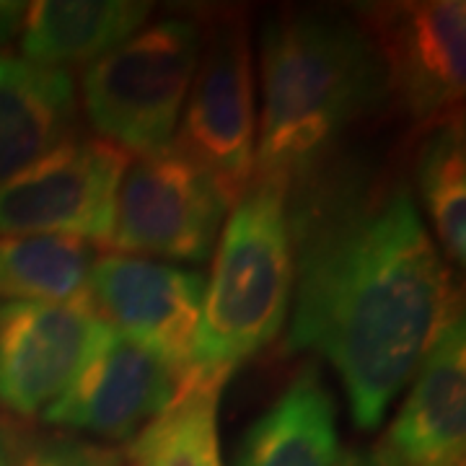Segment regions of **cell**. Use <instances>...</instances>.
Listing matches in <instances>:
<instances>
[{
  "label": "cell",
  "instance_id": "13",
  "mask_svg": "<svg viewBox=\"0 0 466 466\" xmlns=\"http://www.w3.org/2000/svg\"><path fill=\"white\" fill-rule=\"evenodd\" d=\"M78 130L70 70L0 55V187Z\"/></svg>",
  "mask_w": 466,
  "mask_h": 466
},
{
  "label": "cell",
  "instance_id": "11",
  "mask_svg": "<svg viewBox=\"0 0 466 466\" xmlns=\"http://www.w3.org/2000/svg\"><path fill=\"white\" fill-rule=\"evenodd\" d=\"M182 383L161 355L109 327L73 383L39 420L112 443L133 441L177 400Z\"/></svg>",
  "mask_w": 466,
  "mask_h": 466
},
{
  "label": "cell",
  "instance_id": "6",
  "mask_svg": "<svg viewBox=\"0 0 466 466\" xmlns=\"http://www.w3.org/2000/svg\"><path fill=\"white\" fill-rule=\"evenodd\" d=\"M370 34L389 101L417 130L464 115L466 5L461 0L373 3L355 11Z\"/></svg>",
  "mask_w": 466,
  "mask_h": 466
},
{
  "label": "cell",
  "instance_id": "5",
  "mask_svg": "<svg viewBox=\"0 0 466 466\" xmlns=\"http://www.w3.org/2000/svg\"><path fill=\"white\" fill-rule=\"evenodd\" d=\"M200 24V60L171 146L198 164L233 208L254 179L257 150L249 26L236 8L205 14Z\"/></svg>",
  "mask_w": 466,
  "mask_h": 466
},
{
  "label": "cell",
  "instance_id": "7",
  "mask_svg": "<svg viewBox=\"0 0 466 466\" xmlns=\"http://www.w3.org/2000/svg\"><path fill=\"white\" fill-rule=\"evenodd\" d=\"M127 167V150L73 135L0 187V238L70 236L106 247Z\"/></svg>",
  "mask_w": 466,
  "mask_h": 466
},
{
  "label": "cell",
  "instance_id": "9",
  "mask_svg": "<svg viewBox=\"0 0 466 466\" xmlns=\"http://www.w3.org/2000/svg\"><path fill=\"white\" fill-rule=\"evenodd\" d=\"M205 275L135 254H99L91 269L88 306L115 332L161 355L182 381L192 366Z\"/></svg>",
  "mask_w": 466,
  "mask_h": 466
},
{
  "label": "cell",
  "instance_id": "8",
  "mask_svg": "<svg viewBox=\"0 0 466 466\" xmlns=\"http://www.w3.org/2000/svg\"><path fill=\"white\" fill-rule=\"evenodd\" d=\"M228 202L216 182L174 146L130 158L116 192L109 249L174 262H205Z\"/></svg>",
  "mask_w": 466,
  "mask_h": 466
},
{
  "label": "cell",
  "instance_id": "12",
  "mask_svg": "<svg viewBox=\"0 0 466 466\" xmlns=\"http://www.w3.org/2000/svg\"><path fill=\"white\" fill-rule=\"evenodd\" d=\"M381 446L397 466H464L466 324L453 311L415 370Z\"/></svg>",
  "mask_w": 466,
  "mask_h": 466
},
{
  "label": "cell",
  "instance_id": "1",
  "mask_svg": "<svg viewBox=\"0 0 466 466\" xmlns=\"http://www.w3.org/2000/svg\"><path fill=\"white\" fill-rule=\"evenodd\" d=\"M293 317L285 348L337 370L360 431H376L453 311V278L410 184L327 161L288 189Z\"/></svg>",
  "mask_w": 466,
  "mask_h": 466
},
{
  "label": "cell",
  "instance_id": "18",
  "mask_svg": "<svg viewBox=\"0 0 466 466\" xmlns=\"http://www.w3.org/2000/svg\"><path fill=\"white\" fill-rule=\"evenodd\" d=\"M415 182L435 238L453 265L466 262V137L464 115L425 130L417 148Z\"/></svg>",
  "mask_w": 466,
  "mask_h": 466
},
{
  "label": "cell",
  "instance_id": "3",
  "mask_svg": "<svg viewBox=\"0 0 466 466\" xmlns=\"http://www.w3.org/2000/svg\"><path fill=\"white\" fill-rule=\"evenodd\" d=\"M290 300L288 187L254 177L218 238L187 376L228 383L247 360L275 342L290 314Z\"/></svg>",
  "mask_w": 466,
  "mask_h": 466
},
{
  "label": "cell",
  "instance_id": "2",
  "mask_svg": "<svg viewBox=\"0 0 466 466\" xmlns=\"http://www.w3.org/2000/svg\"><path fill=\"white\" fill-rule=\"evenodd\" d=\"M262 115L254 177L288 189L332 161L337 146L389 104L379 50L355 14L290 8L259 36Z\"/></svg>",
  "mask_w": 466,
  "mask_h": 466
},
{
  "label": "cell",
  "instance_id": "15",
  "mask_svg": "<svg viewBox=\"0 0 466 466\" xmlns=\"http://www.w3.org/2000/svg\"><path fill=\"white\" fill-rule=\"evenodd\" d=\"M337 407L319 366H303L244 433L233 466H334Z\"/></svg>",
  "mask_w": 466,
  "mask_h": 466
},
{
  "label": "cell",
  "instance_id": "16",
  "mask_svg": "<svg viewBox=\"0 0 466 466\" xmlns=\"http://www.w3.org/2000/svg\"><path fill=\"white\" fill-rule=\"evenodd\" d=\"M94 244L70 236L0 238V299L39 303H86Z\"/></svg>",
  "mask_w": 466,
  "mask_h": 466
},
{
  "label": "cell",
  "instance_id": "14",
  "mask_svg": "<svg viewBox=\"0 0 466 466\" xmlns=\"http://www.w3.org/2000/svg\"><path fill=\"white\" fill-rule=\"evenodd\" d=\"M150 3L140 0H42L24 5L18 50L34 66H91L143 29Z\"/></svg>",
  "mask_w": 466,
  "mask_h": 466
},
{
  "label": "cell",
  "instance_id": "21",
  "mask_svg": "<svg viewBox=\"0 0 466 466\" xmlns=\"http://www.w3.org/2000/svg\"><path fill=\"white\" fill-rule=\"evenodd\" d=\"M0 466H11L8 451H5V443H3V433H0Z\"/></svg>",
  "mask_w": 466,
  "mask_h": 466
},
{
  "label": "cell",
  "instance_id": "4",
  "mask_svg": "<svg viewBox=\"0 0 466 466\" xmlns=\"http://www.w3.org/2000/svg\"><path fill=\"white\" fill-rule=\"evenodd\" d=\"M200 47V16H168L94 60L84 70L81 91L96 137L135 156L168 148Z\"/></svg>",
  "mask_w": 466,
  "mask_h": 466
},
{
  "label": "cell",
  "instance_id": "20",
  "mask_svg": "<svg viewBox=\"0 0 466 466\" xmlns=\"http://www.w3.org/2000/svg\"><path fill=\"white\" fill-rule=\"evenodd\" d=\"M334 466H397V464L391 461V456H389L381 446H376V449L342 451V453L337 456Z\"/></svg>",
  "mask_w": 466,
  "mask_h": 466
},
{
  "label": "cell",
  "instance_id": "19",
  "mask_svg": "<svg viewBox=\"0 0 466 466\" xmlns=\"http://www.w3.org/2000/svg\"><path fill=\"white\" fill-rule=\"evenodd\" d=\"M0 433L11 466H125V453L119 449L66 431H36L18 420L0 417Z\"/></svg>",
  "mask_w": 466,
  "mask_h": 466
},
{
  "label": "cell",
  "instance_id": "17",
  "mask_svg": "<svg viewBox=\"0 0 466 466\" xmlns=\"http://www.w3.org/2000/svg\"><path fill=\"white\" fill-rule=\"evenodd\" d=\"M223 386L187 376L177 400L135 435L125 466H223L218 441Z\"/></svg>",
  "mask_w": 466,
  "mask_h": 466
},
{
  "label": "cell",
  "instance_id": "10",
  "mask_svg": "<svg viewBox=\"0 0 466 466\" xmlns=\"http://www.w3.org/2000/svg\"><path fill=\"white\" fill-rule=\"evenodd\" d=\"M88 303L0 300V410L34 420L57 400L106 334Z\"/></svg>",
  "mask_w": 466,
  "mask_h": 466
}]
</instances>
